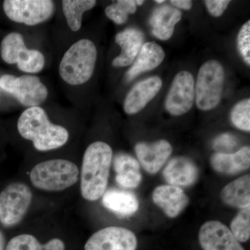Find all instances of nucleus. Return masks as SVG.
<instances>
[{"instance_id":"1","label":"nucleus","mask_w":250,"mask_h":250,"mask_svg":"<svg viewBox=\"0 0 250 250\" xmlns=\"http://www.w3.org/2000/svg\"><path fill=\"white\" fill-rule=\"evenodd\" d=\"M113 151L107 143L97 141L85 149L81 171V193L88 201H96L106 191Z\"/></svg>"},{"instance_id":"2","label":"nucleus","mask_w":250,"mask_h":250,"mask_svg":"<svg viewBox=\"0 0 250 250\" xmlns=\"http://www.w3.org/2000/svg\"><path fill=\"white\" fill-rule=\"evenodd\" d=\"M17 127L21 136L32 141L34 147L41 152L58 149L69 139L68 131L51 123L45 110L40 106L24 111L18 119Z\"/></svg>"},{"instance_id":"3","label":"nucleus","mask_w":250,"mask_h":250,"mask_svg":"<svg viewBox=\"0 0 250 250\" xmlns=\"http://www.w3.org/2000/svg\"><path fill=\"white\" fill-rule=\"evenodd\" d=\"M98 52L95 44L88 39L74 43L64 54L59 65V74L68 84H83L91 78Z\"/></svg>"},{"instance_id":"4","label":"nucleus","mask_w":250,"mask_h":250,"mask_svg":"<svg viewBox=\"0 0 250 250\" xmlns=\"http://www.w3.org/2000/svg\"><path fill=\"white\" fill-rule=\"evenodd\" d=\"M80 170L76 164L65 159L42 161L33 167L29 177L36 188L59 192L69 188L78 182Z\"/></svg>"},{"instance_id":"5","label":"nucleus","mask_w":250,"mask_h":250,"mask_svg":"<svg viewBox=\"0 0 250 250\" xmlns=\"http://www.w3.org/2000/svg\"><path fill=\"white\" fill-rule=\"evenodd\" d=\"M225 70L221 63L210 60L202 64L199 70L195 86L197 107L209 111L218 106L223 95Z\"/></svg>"},{"instance_id":"6","label":"nucleus","mask_w":250,"mask_h":250,"mask_svg":"<svg viewBox=\"0 0 250 250\" xmlns=\"http://www.w3.org/2000/svg\"><path fill=\"white\" fill-rule=\"evenodd\" d=\"M0 53L5 62L17 64L21 71L27 73L41 72L45 65L43 54L36 49H28L19 33H10L5 36L0 45Z\"/></svg>"},{"instance_id":"7","label":"nucleus","mask_w":250,"mask_h":250,"mask_svg":"<svg viewBox=\"0 0 250 250\" xmlns=\"http://www.w3.org/2000/svg\"><path fill=\"white\" fill-rule=\"evenodd\" d=\"M32 201V192L25 184H10L0 192V223L13 227L22 221Z\"/></svg>"},{"instance_id":"8","label":"nucleus","mask_w":250,"mask_h":250,"mask_svg":"<svg viewBox=\"0 0 250 250\" xmlns=\"http://www.w3.org/2000/svg\"><path fill=\"white\" fill-rule=\"evenodd\" d=\"M0 88L29 108L40 106L48 95L47 87L34 75H3L0 77Z\"/></svg>"},{"instance_id":"9","label":"nucleus","mask_w":250,"mask_h":250,"mask_svg":"<svg viewBox=\"0 0 250 250\" xmlns=\"http://www.w3.org/2000/svg\"><path fill=\"white\" fill-rule=\"evenodd\" d=\"M3 9L11 21L34 26L50 19L55 6L50 0H6Z\"/></svg>"},{"instance_id":"10","label":"nucleus","mask_w":250,"mask_h":250,"mask_svg":"<svg viewBox=\"0 0 250 250\" xmlns=\"http://www.w3.org/2000/svg\"><path fill=\"white\" fill-rule=\"evenodd\" d=\"M195 98V80L190 72H179L172 81L166 97L165 107L172 116H179L190 111Z\"/></svg>"},{"instance_id":"11","label":"nucleus","mask_w":250,"mask_h":250,"mask_svg":"<svg viewBox=\"0 0 250 250\" xmlns=\"http://www.w3.org/2000/svg\"><path fill=\"white\" fill-rule=\"evenodd\" d=\"M138 241L131 230L121 227L102 229L88 238L84 250H136Z\"/></svg>"},{"instance_id":"12","label":"nucleus","mask_w":250,"mask_h":250,"mask_svg":"<svg viewBox=\"0 0 250 250\" xmlns=\"http://www.w3.org/2000/svg\"><path fill=\"white\" fill-rule=\"evenodd\" d=\"M199 241L203 250H245L229 229L215 220L202 225Z\"/></svg>"},{"instance_id":"13","label":"nucleus","mask_w":250,"mask_h":250,"mask_svg":"<svg viewBox=\"0 0 250 250\" xmlns=\"http://www.w3.org/2000/svg\"><path fill=\"white\" fill-rule=\"evenodd\" d=\"M163 82L160 77H151L134 85L125 98L124 111L129 115L139 113L160 91Z\"/></svg>"},{"instance_id":"14","label":"nucleus","mask_w":250,"mask_h":250,"mask_svg":"<svg viewBox=\"0 0 250 250\" xmlns=\"http://www.w3.org/2000/svg\"><path fill=\"white\" fill-rule=\"evenodd\" d=\"M135 152L145 170L155 174L161 170L170 156L172 147L168 141L160 140L152 144L138 143L135 147Z\"/></svg>"},{"instance_id":"15","label":"nucleus","mask_w":250,"mask_h":250,"mask_svg":"<svg viewBox=\"0 0 250 250\" xmlns=\"http://www.w3.org/2000/svg\"><path fill=\"white\" fill-rule=\"evenodd\" d=\"M152 200L167 216L176 218L188 205L189 199L181 188L161 185L154 189Z\"/></svg>"},{"instance_id":"16","label":"nucleus","mask_w":250,"mask_h":250,"mask_svg":"<svg viewBox=\"0 0 250 250\" xmlns=\"http://www.w3.org/2000/svg\"><path fill=\"white\" fill-rule=\"evenodd\" d=\"M143 41L144 35L139 29L129 28L118 33L116 42L121 47V53L113 59V66L124 67L132 64L142 48Z\"/></svg>"},{"instance_id":"17","label":"nucleus","mask_w":250,"mask_h":250,"mask_svg":"<svg viewBox=\"0 0 250 250\" xmlns=\"http://www.w3.org/2000/svg\"><path fill=\"white\" fill-rule=\"evenodd\" d=\"M163 174L169 185L190 187L198 178V168L188 158L179 156L168 163Z\"/></svg>"},{"instance_id":"18","label":"nucleus","mask_w":250,"mask_h":250,"mask_svg":"<svg viewBox=\"0 0 250 250\" xmlns=\"http://www.w3.org/2000/svg\"><path fill=\"white\" fill-rule=\"evenodd\" d=\"M165 58V52L159 44L148 42L143 45L132 66L126 72V80L131 82L141 73L156 68Z\"/></svg>"},{"instance_id":"19","label":"nucleus","mask_w":250,"mask_h":250,"mask_svg":"<svg viewBox=\"0 0 250 250\" xmlns=\"http://www.w3.org/2000/svg\"><path fill=\"white\" fill-rule=\"evenodd\" d=\"M212 167L223 174H236L250 166V147H243L233 154L217 152L210 158Z\"/></svg>"},{"instance_id":"20","label":"nucleus","mask_w":250,"mask_h":250,"mask_svg":"<svg viewBox=\"0 0 250 250\" xmlns=\"http://www.w3.org/2000/svg\"><path fill=\"white\" fill-rule=\"evenodd\" d=\"M181 19L182 13L175 8L169 6L156 8L149 21L153 35L161 41L169 40Z\"/></svg>"},{"instance_id":"21","label":"nucleus","mask_w":250,"mask_h":250,"mask_svg":"<svg viewBox=\"0 0 250 250\" xmlns=\"http://www.w3.org/2000/svg\"><path fill=\"white\" fill-rule=\"evenodd\" d=\"M113 168L117 183L125 188H137L142 181L139 161L129 154H118L113 161Z\"/></svg>"},{"instance_id":"22","label":"nucleus","mask_w":250,"mask_h":250,"mask_svg":"<svg viewBox=\"0 0 250 250\" xmlns=\"http://www.w3.org/2000/svg\"><path fill=\"white\" fill-rule=\"evenodd\" d=\"M103 204L105 208L123 216L134 214L139 207V200L134 194L116 189L104 192Z\"/></svg>"},{"instance_id":"23","label":"nucleus","mask_w":250,"mask_h":250,"mask_svg":"<svg viewBox=\"0 0 250 250\" xmlns=\"http://www.w3.org/2000/svg\"><path fill=\"white\" fill-rule=\"evenodd\" d=\"M221 200L226 205L237 208H246L250 207V176H243L235 179L222 189Z\"/></svg>"},{"instance_id":"24","label":"nucleus","mask_w":250,"mask_h":250,"mask_svg":"<svg viewBox=\"0 0 250 250\" xmlns=\"http://www.w3.org/2000/svg\"><path fill=\"white\" fill-rule=\"evenodd\" d=\"M64 242L54 238L45 244H41L35 236L27 233L18 235L11 238L6 247V250H65Z\"/></svg>"},{"instance_id":"25","label":"nucleus","mask_w":250,"mask_h":250,"mask_svg":"<svg viewBox=\"0 0 250 250\" xmlns=\"http://www.w3.org/2000/svg\"><path fill=\"white\" fill-rule=\"evenodd\" d=\"M96 3L95 0H63L62 1V12L67 25L71 30H80L83 14L93 9Z\"/></svg>"},{"instance_id":"26","label":"nucleus","mask_w":250,"mask_h":250,"mask_svg":"<svg viewBox=\"0 0 250 250\" xmlns=\"http://www.w3.org/2000/svg\"><path fill=\"white\" fill-rule=\"evenodd\" d=\"M136 11V3L134 0H119L109 5L105 9L106 17L117 24L126 22L128 16Z\"/></svg>"},{"instance_id":"27","label":"nucleus","mask_w":250,"mask_h":250,"mask_svg":"<svg viewBox=\"0 0 250 250\" xmlns=\"http://www.w3.org/2000/svg\"><path fill=\"white\" fill-rule=\"evenodd\" d=\"M231 233L238 242L248 241L250 237V207L240 210L231 223Z\"/></svg>"},{"instance_id":"28","label":"nucleus","mask_w":250,"mask_h":250,"mask_svg":"<svg viewBox=\"0 0 250 250\" xmlns=\"http://www.w3.org/2000/svg\"><path fill=\"white\" fill-rule=\"evenodd\" d=\"M231 121L238 129L250 132V99H245L237 103L231 112Z\"/></svg>"},{"instance_id":"29","label":"nucleus","mask_w":250,"mask_h":250,"mask_svg":"<svg viewBox=\"0 0 250 250\" xmlns=\"http://www.w3.org/2000/svg\"><path fill=\"white\" fill-rule=\"evenodd\" d=\"M238 51L244 62L250 65V21H248L240 29L237 39Z\"/></svg>"},{"instance_id":"30","label":"nucleus","mask_w":250,"mask_h":250,"mask_svg":"<svg viewBox=\"0 0 250 250\" xmlns=\"http://www.w3.org/2000/svg\"><path fill=\"white\" fill-rule=\"evenodd\" d=\"M238 146V140L236 136L230 134H223L218 136L213 141V149L219 153L231 152Z\"/></svg>"},{"instance_id":"31","label":"nucleus","mask_w":250,"mask_h":250,"mask_svg":"<svg viewBox=\"0 0 250 250\" xmlns=\"http://www.w3.org/2000/svg\"><path fill=\"white\" fill-rule=\"evenodd\" d=\"M207 10L211 16L220 17L229 4V0H207L205 1Z\"/></svg>"},{"instance_id":"32","label":"nucleus","mask_w":250,"mask_h":250,"mask_svg":"<svg viewBox=\"0 0 250 250\" xmlns=\"http://www.w3.org/2000/svg\"><path fill=\"white\" fill-rule=\"evenodd\" d=\"M170 3L179 9L190 10L192 7V1L190 0H171Z\"/></svg>"},{"instance_id":"33","label":"nucleus","mask_w":250,"mask_h":250,"mask_svg":"<svg viewBox=\"0 0 250 250\" xmlns=\"http://www.w3.org/2000/svg\"><path fill=\"white\" fill-rule=\"evenodd\" d=\"M5 239L4 234L0 231V250H4Z\"/></svg>"},{"instance_id":"34","label":"nucleus","mask_w":250,"mask_h":250,"mask_svg":"<svg viewBox=\"0 0 250 250\" xmlns=\"http://www.w3.org/2000/svg\"><path fill=\"white\" fill-rule=\"evenodd\" d=\"M143 2H144V1H141V0H137V1H136V5H139V6L142 5L143 4Z\"/></svg>"},{"instance_id":"35","label":"nucleus","mask_w":250,"mask_h":250,"mask_svg":"<svg viewBox=\"0 0 250 250\" xmlns=\"http://www.w3.org/2000/svg\"><path fill=\"white\" fill-rule=\"evenodd\" d=\"M155 2L158 3V4H162V3L165 2V0H156Z\"/></svg>"}]
</instances>
